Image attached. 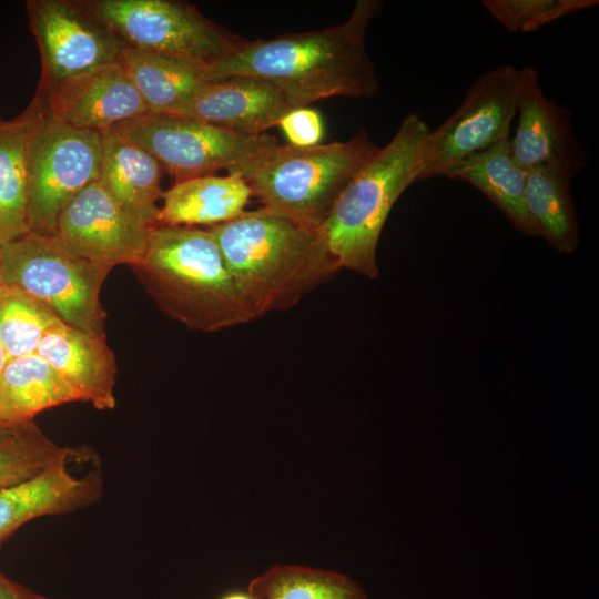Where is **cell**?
<instances>
[{"label": "cell", "instance_id": "cell-32", "mask_svg": "<svg viewBox=\"0 0 599 599\" xmlns=\"http://www.w3.org/2000/svg\"><path fill=\"white\" fill-rule=\"evenodd\" d=\"M222 599H253L248 593L234 592L224 596Z\"/></svg>", "mask_w": 599, "mask_h": 599}, {"label": "cell", "instance_id": "cell-2", "mask_svg": "<svg viewBox=\"0 0 599 599\" xmlns=\"http://www.w3.org/2000/svg\"><path fill=\"white\" fill-rule=\"evenodd\" d=\"M207 230L254 318L292 308L339 271L321 226L263 206Z\"/></svg>", "mask_w": 599, "mask_h": 599}, {"label": "cell", "instance_id": "cell-29", "mask_svg": "<svg viewBox=\"0 0 599 599\" xmlns=\"http://www.w3.org/2000/svg\"><path fill=\"white\" fill-rule=\"evenodd\" d=\"M277 125L288 140V144L295 146L319 144L325 131L321 113L308 106L292 109Z\"/></svg>", "mask_w": 599, "mask_h": 599}, {"label": "cell", "instance_id": "cell-34", "mask_svg": "<svg viewBox=\"0 0 599 599\" xmlns=\"http://www.w3.org/2000/svg\"><path fill=\"white\" fill-rule=\"evenodd\" d=\"M8 428H10V427H7V426L0 424V433L3 432V430H6V429H8Z\"/></svg>", "mask_w": 599, "mask_h": 599}, {"label": "cell", "instance_id": "cell-21", "mask_svg": "<svg viewBox=\"0 0 599 599\" xmlns=\"http://www.w3.org/2000/svg\"><path fill=\"white\" fill-rule=\"evenodd\" d=\"M445 176L474 185L505 214L517 230L526 235L537 236L525 205L527 171L516 162L509 139L466 156Z\"/></svg>", "mask_w": 599, "mask_h": 599}, {"label": "cell", "instance_id": "cell-33", "mask_svg": "<svg viewBox=\"0 0 599 599\" xmlns=\"http://www.w3.org/2000/svg\"><path fill=\"white\" fill-rule=\"evenodd\" d=\"M3 283L2 280V261H1V253H0V285Z\"/></svg>", "mask_w": 599, "mask_h": 599}, {"label": "cell", "instance_id": "cell-19", "mask_svg": "<svg viewBox=\"0 0 599 599\" xmlns=\"http://www.w3.org/2000/svg\"><path fill=\"white\" fill-rule=\"evenodd\" d=\"M43 116V105L34 97L16 118H0V246L30 232V151Z\"/></svg>", "mask_w": 599, "mask_h": 599}, {"label": "cell", "instance_id": "cell-4", "mask_svg": "<svg viewBox=\"0 0 599 599\" xmlns=\"http://www.w3.org/2000/svg\"><path fill=\"white\" fill-rule=\"evenodd\" d=\"M429 130L418 113L407 114L338 196L321 229L339 270L369 278L378 275L376 251L383 227L403 192L418 182Z\"/></svg>", "mask_w": 599, "mask_h": 599}, {"label": "cell", "instance_id": "cell-11", "mask_svg": "<svg viewBox=\"0 0 599 599\" xmlns=\"http://www.w3.org/2000/svg\"><path fill=\"white\" fill-rule=\"evenodd\" d=\"M41 59L38 93L120 59L126 45L79 0H29Z\"/></svg>", "mask_w": 599, "mask_h": 599}, {"label": "cell", "instance_id": "cell-28", "mask_svg": "<svg viewBox=\"0 0 599 599\" xmlns=\"http://www.w3.org/2000/svg\"><path fill=\"white\" fill-rule=\"evenodd\" d=\"M597 0H484L489 14L509 32H534L560 18L598 6Z\"/></svg>", "mask_w": 599, "mask_h": 599}, {"label": "cell", "instance_id": "cell-8", "mask_svg": "<svg viewBox=\"0 0 599 599\" xmlns=\"http://www.w3.org/2000/svg\"><path fill=\"white\" fill-rule=\"evenodd\" d=\"M129 48L203 64L233 51L243 40L175 0H79Z\"/></svg>", "mask_w": 599, "mask_h": 599}, {"label": "cell", "instance_id": "cell-17", "mask_svg": "<svg viewBox=\"0 0 599 599\" xmlns=\"http://www.w3.org/2000/svg\"><path fill=\"white\" fill-rule=\"evenodd\" d=\"M37 354L81 402L100 410L115 407L116 365L104 334L85 332L61 322L47 332Z\"/></svg>", "mask_w": 599, "mask_h": 599}, {"label": "cell", "instance_id": "cell-14", "mask_svg": "<svg viewBox=\"0 0 599 599\" xmlns=\"http://www.w3.org/2000/svg\"><path fill=\"white\" fill-rule=\"evenodd\" d=\"M34 97L50 118L99 133L149 113L120 59Z\"/></svg>", "mask_w": 599, "mask_h": 599}, {"label": "cell", "instance_id": "cell-23", "mask_svg": "<svg viewBox=\"0 0 599 599\" xmlns=\"http://www.w3.org/2000/svg\"><path fill=\"white\" fill-rule=\"evenodd\" d=\"M120 60L149 113H174L209 82L197 61L129 47Z\"/></svg>", "mask_w": 599, "mask_h": 599}, {"label": "cell", "instance_id": "cell-9", "mask_svg": "<svg viewBox=\"0 0 599 599\" xmlns=\"http://www.w3.org/2000/svg\"><path fill=\"white\" fill-rule=\"evenodd\" d=\"M521 69L502 64L477 77L458 108L429 130L418 182L445 176L466 156L509 139L517 114Z\"/></svg>", "mask_w": 599, "mask_h": 599}, {"label": "cell", "instance_id": "cell-1", "mask_svg": "<svg viewBox=\"0 0 599 599\" xmlns=\"http://www.w3.org/2000/svg\"><path fill=\"white\" fill-rule=\"evenodd\" d=\"M380 9L378 0H358L341 24L267 40L243 39L229 54L204 67L205 78L264 79L294 108L333 97H373L378 78L366 49V34Z\"/></svg>", "mask_w": 599, "mask_h": 599}, {"label": "cell", "instance_id": "cell-10", "mask_svg": "<svg viewBox=\"0 0 599 599\" xmlns=\"http://www.w3.org/2000/svg\"><path fill=\"white\" fill-rule=\"evenodd\" d=\"M101 149V133L70 126L44 111L30 151V231L53 235L68 203L99 181Z\"/></svg>", "mask_w": 599, "mask_h": 599}, {"label": "cell", "instance_id": "cell-16", "mask_svg": "<svg viewBox=\"0 0 599 599\" xmlns=\"http://www.w3.org/2000/svg\"><path fill=\"white\" fill-rule=\"evenodd\" d=\"M294 106L271 82L251 75L209 81L172 114L193 118L233 132L258 135Z\"/></svg>", "mask_w": 599, "mask_h": 599}, {"label": "cell", "instance_id": "cell-3", "mask_svg": "<svg viewBox=\"0 0 599 599\" xmlns=\"http://www.w3.org/2000/svg\"><path fill=\"white\" fill-rule=\"evenodd\" d=\"M131 268L158 306L191 329L212 333L255 319L207 229L154 225Z\"/></svg>", "mask_w": 599, "mask_h": 599}, {"label": "cell", "instance_id": "cell-31", "mask_svg": "<svg viewBox=\"0 0 599 599\" xmlns=\"http://www.w3.org/2000/svg\"><path fill=\"white\" fill-rule=\"evenodd\" d=\"M8 361H9L8 355L0 342V374L3 370L4 366L7 365Z\"/></svg>", "mask_w": 599, "mask_h": 599}, {"label": "cell", "instance_id": "cell-26", "mask_svg": "<svg viewBox=\"0 0 599 599\" xmlns=\"http://www.w3.org/2000/svg\"><path fill=\"white\" fill-rule=\"evenodd\" d=\"M82 450L58 445L34 422L10 427L0 433V486L28 479Z\"/></svg>", "mask_w": 599, "mask_h": 599}, {"label": "cell", "instance_id": "cell-7", "mask_svg": "<svg viewBox=\"0 0 599 599\" xmlns=\"http://www.w3.org/2000/svg\"><path fill=\"white\" fill-rule=\"evenodd\" d=\"M2 280L48 305L67 325L104 334L100 303L112 268L71 254L53 235L30 231L0 246Z\"/></svg>", "mask_w": 599, "mask_h": 599}, {"label": "cell", "instance_id": "cell-13", "mask_svg": "<svg viewBox=\"0 0 599 599\" xmlns=\"http://www.w3.org/2000/svg\"><path fill=\"white\" fill-rule=\"evenodd\" d=\"M517 114V126L509 142L522 169L555 167L575 176L586 165L570 110L546 98L539 72L530 65L521 68Z\"/></svg>", "mask_w": 599, "mask_h": 599}, {"label": "cell", "instance_id": "cell-24", "mask_svg": "<svg viewBox=\"0 0 599 599\" xmlns=\"http://www.w3.org/2000/svg\"><path fill=\"white\" fill-rule=\"evenodd\" d=\"M572 177L559 169L538 167L527 171L525 184V205L537 236L561 253H572L580 244Z\"/></svg>", "mask_w": 599, "mask_h": 599}, {"label": "cell", "instance_id": "cell-18", "mask_svg": "<svg viewBox=\"0 0 599 599\" xmlns=\"http://www.w3.org/2000/svg\"><path fill=\"white\" fill-rule=\"evenodd\" d=\"M101 146L99 182L126 211L156 225L164 193L162 165L114 128L101 132Z\"/></svg>", "mask_w": 599, "mask_h": 599}, {"label": "cell", "instance_id": "cell-5", "mask_svg": "<svg viewBox=\"0 0 599 599\" xmlns=\"http://www.w3.org/2000/svg\"><path fill=\"white\" fill-rule=\"evenodd\" d=\"M376 145L365 130L342 142L275 146L245 177L271 211L321 226Z\"/></svg>", "mask_w": 599, "mask_h": 599}, {"label": "cell", "instance_id": "cell-20", "mask_svg": "<svg viewBox=\"0 0 599 599\" xmlns=\"http://www.w3.org/2000/svg\"><path fill=\"white\" fill-rule=\"evenodd\" d=\"M251 196L246 180L237 174L204 175L174 183L163 193L158 224H222L241 215Z\"/></svg>", "mask_w": 599, "mask_h": 599}, {"label": "cell", "instance_id": "cell-6", "mask_svg": "<svg viewBox=\"0 0 599 599\" xmlns=\"http://www.w3.org/2000/svg\"><path fill=\"white\" fill-rule=\"evenodd\" d=\"M114 129L156 159L174 183L220 170L245 179L278 145L266 133L242 134L169 113H146Z\"/></svg>", "mask_w": 599, "mask_h": 599}, {"label": "cell", "instance_id": "cell-25", "mask_svg": "<svg viewBox=\"0 0 599 599\" xmlns=\"http://www.w3.org/2000/svg\"><path fill=\"white\" fill-rule=\"evenodd\" d=\"M253 599H367L348 576L302 566H273L248 583Z\"/></svg>", "mask_w": 599, "mask_h": 599}, {"label": "cell", "instance_id": "cell-30", "mask_svg": "<svg viewBox=\"0 0 599 599\" xmlns=\"http://www.w3.org/2000/svg\"><path fill=\"white\" fill-rule=\"evenodd\" d=\"M0 599H51L11 580L0 572Z\"/></svg>", "mask_w": 599, "mask_h": 599}, {"label": "cell", "instance_id": "cell-12", "mask_svg": "<svg viewBox=\"0 0 599 599\" xmlns=\"http://www.w3.org/2000/svg\"><path fill=\"white\" fill-rule=\"evenodd\" d=\"M152 227L95 181L62 210L53 236L81 258L110 268L120 264L132 267L141 262Z\"/></svg>", "mask_w": 599, "mask_h": 599}, {"label": "cell", "instance_id": "cell-27", "mask_svg": "<svg viewBox=\"0 0 599 599\" xmlns=\"http://www.w3.org/2000/svg\"><path fill=\"white\" fill-rule=\"evenodd\" d=\"M61 322L48 305L21 287L0 285V342L9 359L37 353L47 332Z\"/></svg>", "mask_w": 599, "mask_h": 599}, {"label": "cell", "instance_id": "cell-15", "mask_svg": "<svg viewBox=\"0 0 599 599\" xmlns=\"http://www.w3.org/2000/svg\"><path fill=\"white\" fill-rule=\"evenodd\" d=\"M93 456L83 448L75 457L58 463L22 481L0 486V545L26 522L82 510L100 500V470L75 475L70 466Z\"/></svg>", "mask_w": 599, "mask_h": 599}, {"label": "cell", "instance_id": "cell-22", "mask_svg": "<svg viewBox=\"0 0 599 599\" xmlns=\"http://www.w3.org/2000/svg\"><path fill=\"white\" fill-rule=\"evenodd\" d=\"M79 396L37 353L8 361L0 374V424L14 427Z\"/></svg>", "mask_w": 599, "mask_h": 599}]
</instances>
